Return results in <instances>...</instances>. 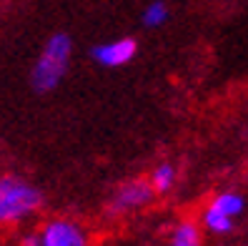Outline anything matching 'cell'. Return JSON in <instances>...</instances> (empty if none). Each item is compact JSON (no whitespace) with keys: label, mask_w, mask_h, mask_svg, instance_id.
Segmentation results:
<instances>
[{"label":"cell","mask_w":248,"mask_h":246,"mask_svg":"<svg viewBox=\"0 0 248 246\" xmlns=\"http://www.w3.org/2000/svg\"><path fill=\"white\" fill-rule=\"evenodd\" d=\"M70 58H73V38L65 31L53 33L46 46L40 48L38 58L33 61L31 68V88L38 96L53 93L58 85L63 83L68 68H70Z\"/></svg>","instance_id":"1"},{"label":"cell","mask_w":248,"mask_h":246,"mask_svg":"<svg viewBox=\"0 0 248 246\" xmlns=\"http://www.w3.org/2000/svg\"><path fill=\"white\" fill-rule=\"evenodd\" d=\"M43 206L40 189L18 176V173H3L0 176V224L13 226L35 216Z\"/></svg>","instance_id":"2"},{"label":"cell","mask_w":248,"mask_h":246,"mask_svg":"<svg viewBox=\"0 0 248 246\" xmlns=\"http://www.w3.org/2000/svg\"><path fill=\"white\" fill-rule=\"evenodd\" d=\"M153 189L148 179H128L123 181L118 189L113 191L110 201H108V213L110 216H123L130 211H138L143 206H148L153 201Z\"/></svg>","instance_id":"3"},{"label":"cell","mask_w":248,"mask_h":246,"mask_svg":"<svg viewBox=\"0 0 248 246\" xmlns=\"http://www.w3.org/2000/svg\"><path fill=\"white\" fill-rule=\"evenodd\" d=\"M138 50H140L138 40L133 35H123L106 43H95L91 48V61L98 63L100 68H123L136 61Z\"/></svg>","instance_id":"4"},{"label":"cell","mask_w":248,"mask_h":246,"mask_svg":"<svg viewBox=\"0 0 248 246\" xmlns=\"http://www.w3.org/2000/svg\"><path fill=\"white\" fill-rule=\"evenodd\" d=\"M38 246H88V234L85 229L73 219H50L38 231Z\"/></svg>","instance_id":"5"},{"label":"cell","mask_w":248,"mask_h":246,"mask_svg":"<svg viewBox=\"0 0 248 246\" xmlns=\"http://www.w3.org/2000/svg\"><path fill=\"white\" fill-rule=\"evenodd\" d=\"M176 181H178V168H176V164H170V161H160L153 171H151V176H148V183H151V189H153V194L158 196H163V194H168L173 186H176Z\"/></svg>","instance_id":"6"},{"label":"cell","mask_w":248,"mask_h":246,"mask_svg":"<svg viewBox=\"0 0 248 246\" xmlns=\"http://www.w3.org/2000/svg\"><path fill=\"white\" fill-rule=\"evenodd\" d=\"M170 246H203L201 224H196L191 219L176 224L170 231Z\"/></svg>","instance_id":"7"},{"label":"cell","mask_w":248,"mask_h":246,"mask_svg":"<svg viewBox=\"0 0 248 246\" xmlns=\"http://www.w3.org/2000/svg\"><path fill=\"white\" fill-rule=\"evenodd\" d=\"M201 226L211 231V234L216 236H223V234H231L233 226H236V219H231V216L221 213L218 209H213L211 204L203 209V216H201Z\"/></svg>","instance_id":"8"},{"label":"cell","mask_w":248,"mask_h":246,"mask_svg":"<svg viewBox=\"0 0 248 246\" xmlns=\"http://www.w3.org/2000/svg\"><path fill=\"white\" fill-rule=\"evenodd\" d=\"M168 18H170V8L166 0H151L140 13V25L148 28V31H155V28H163Z\"/></svg>","instance_id":"9"},{"label":"cell","mask_w":248,"mask_h":246,"mask_svg":"<svg viewBox=\"0 0 248 246\" xmlns=\"http://www.w3.org/2000/svg\"><path fill=\"white\" fill-rule=\"evenodd\" d=\"M211 206L218 209L221 213H226V216H231V219H238V216L246 211V198L236 191H223V194L211 198Z\"/></svg>","instance_id":"10"},{"label":"cell","mask_w":248,"mask_h":246,"mask_svg":"<svg viewBox=\"0 0 248 246\" xmlns=\"http://www.w3.org/2000/svg\"><path fill=\"white\" fill-rule=\"evenodd\" d=\"M23 246H38V236H35V234L23 236Z\"/></svg>","instance_id":"11"}]
</instances>
